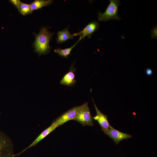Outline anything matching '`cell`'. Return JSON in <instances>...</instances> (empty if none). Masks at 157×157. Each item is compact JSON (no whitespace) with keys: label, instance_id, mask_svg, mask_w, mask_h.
<instances>
[{"label":"cell","instance_id":"obj_1","mask_svg":"<svg viewBox=\"0 0 157 157\" xmlns=\"http://www.w3.org/2000/svg\"><path fill=\"white\" fill-rule=\"evenodd\" d=\"M33 34L35 38L33 43L34 52L40 56L49 53L51 49L49 42L54 34L48 31L47 27H43L38 34Z\"/></svg>","mask_w":157,"mask_h":157},{"label":"cell","instance_id":"obj_2","mask_svg":"<svg viewBox=\"0 0 157 157\" xmlns=\"http://www.w3.org/2000/svg\"><path fill=\"white\" fill-rule=\"evenodd\" d=\"M110 3L104 13L99 12L97 17L99 21H107L111 19L120 20L118 15V9L121 3L119 0H110Z\"/></svg>","mask_w":157,"mask_h":157},{"label":"cell","instance_id":"obj_3","mask_svg":"<svg viewBox=\"0 0 157 157\" xmlns=\"http://www.w3.org/2000/svg\"><path fill=\"white\" fill-rule=\"evenodd\" d=\"M14 145L10 138L0 130V157H15Z\"/></svg>","mask_w":157,"mask_h":157},{"label":"cell","instance_id":"obj_4","mask_svg":"<svg viewBox=\"0 0 157 157\" xmlns=\"http://www.w3.org/2000/svg\"><path fill=\"white\" fill-rule=\"evenodd\" d=\"M92 119L88 103L87 102L82 104V107L74 120L79 122L83 126H93L94 124Z\"/></svg>","mask_w":157,"mask_h":157},{"label":"cell","instance_id":"obj_5","mask_svg":"<svg viewBox=\"0 0 157 157\" xmlns=\"http://www.w3.org/2000/svg\"><path fill=\"white\" fill-rule=\"evenodd\" d=\"M82 106V105L72 107L54 119L52 123L58 127L69 120H74Z\"/></svg>","mask_w":157,"mask_h":157},{"label":"cell","instance_id":"obj_6","mask_svg":"<svg viewBox=\"0 0 157 157\" xmlns=\"http://www.w3.org/2000/svg\"><path fill=\"white\" fill-rule=\"evenodd\" d=\"M104 132L106 135L114 141L116 144H117L122 140L132 138V136L131 135L120 132L115 129L111 125L108 129Z\"/></svg>","mask_w":157,"mask_h":157},{"label":"cell","instance_id":"obj_7","mask_svg":"<svg viewBox=\"0 0 157 157\" xmlns=\"http://www.w3.org/2000/svg\"><path fill=\"white\" fill-rule=\"evenodd\" d=\"M99 27L98 22L96 21H93L89 23L81 31L73 34L74 36H80L81 40L84 39L85 37L87 36L90 38L91 36Z\"/></svg>","mask_w":157,"mask_h":157},{"label":"cell","instance_id":"obj_8","mask_svg":"<svg viewBox=\"0 0 157 157\" xmlns=\"http://www.w3.org/2000/svg\"><path fill=\"white\" fill-rule=\"evenodd\" d=\"M57 127L55 124L52 123V124L49 127L41 132L34 141L26 148L19 153L16 154H15L14 157L19 156L28 149L36 146L39 142L53 131Z\"/></svg>","mask_w":157,"mask_h":157},{"label":"cell","instance_id":"obj_9","mask_svg":"<svg viewBox=\"0 0 157 157\" xmlns=\"http://www.w3.org/2000/svg\"><path fill=\"white\" fill-rule=\"evenodd\" d=\"M92 99L96 112V115L93 117V119L97 122L103 131L108 129L110 125L108 121L107 116L104 114L98 109L93 99Z\"/></svg>","mask_w":157,"mask_h":157},{"label":"cell","instance_id":"obj_10","mask_svg":"<svg viewBox=\"0 0 157 157\" xmlns=\"http://www.w3.org/2000/svg\"><path fill=\"white\" fill-rule=\"evenodd\" d=\"M75 61L71 65L69 71L65 74L60 81V84L69 86L74 85L76 83L75 72L76 69L74 67Z\"/></svg>","mask_w":157,"mask_h":157},{"label":"cell","instance_id":"obj_11","mask_svg":"<svg viewBox=\"0 0 157 157\" xmlns=\"http://www.w3.org/2000/svg\"><path fill=\"white\" fill-rule=\"evenodd\" d=\"M69 26H68L61 31H59L57 33L56 41L57 43L61 44L65 42L69 39H73V34L70 33L68 30Z\"/></svg>","mask_w":157,"mask_h":157},{"label":"cell","instance_id":"obj_12","mask_svg":"<svg viewBox=\"0 0 157 157\" xmlns=\"http://www.w3.org/2000/svg\"><path fill=\"white\" fill-rule=\"evenodd\" d=\"M53 2L52 0H35L30 4L31 12L41 9L45 6L51 4Z\"/></svg>","mask_w":157,"mask_h":157},{"label":"cell","instance_id":"obj_13","mask_svg":"<svg viewBox=\"0 0 157 157\" xmlns=\"http://www.w3.org/2000/svg\"><path fill=\"white\" fill-rule=\"evenodd\" d=\"M81 40L79 38L77 42L71 47L65 49H61L57 48L54 50V52L57 53L59 55L63 58H67V56L70 55L71 51L73 49L79 41Z\"/></svg>","mask_w":157,"mask_h":157},{"label":"cell","instance_id":"obj_14","mask_svg":"<svg viewBox=\"0 0 157 157\" xmlns=\"http://www.w3.org/2000/svg\"><path fill=\"white\" fill-rule=\"evenodd\" d=\"M18 11L21 14L25 16L32 13L30 4L20 2Z\"/></svg>","mask_w":157,"mask_h":157},{"label":"cell","instance_id":"obj_15","mask_svg":"<svg viewBox=\"0 0 157 157\" xmlns=\"http://www.w3.org/2000/svg\"><path fill=\"white\" fill-rule=\"evenodd\" d=\"M9 1L19 10V6L21 1L19 0H10Z\"/></svg>","mask_w":157,"mask_h":157},{"label":"cell","instance_id":"obj_16","mask_svg":"<svg viewBox=\"0 0 157 157\" xmlns=\"http://www.w3.org/2000/svg\"><path fill=\"white\" fill-rule=\"evenodd\" d=\"M145 73L147 75L150 76L152 74L153 72L151 69L147 68L145 70Z\"/></svg>","mask_w":157,"mask_h":157}]
</instances>
